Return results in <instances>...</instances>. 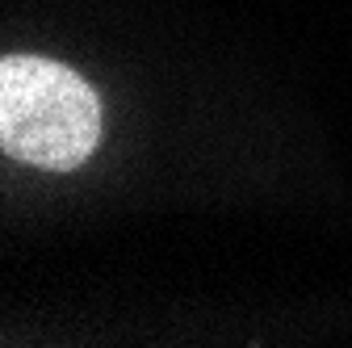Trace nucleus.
<instances>
[{
    "instance_id": "1",
    "label": "nucleus",
    "mask_w": 352,
    "mask_h": 348,
    "mask_svg": "<svg viewBox=\"0 0 352 348\" xmlns=\"http://www.w3.org/2000/svg\"><path fill=\"white\" fill-rule=\"evenodd\" d=\"M101 139V105L67 67L13 55L0 67V143L9 155L67 172L93 155Z\"/></svg>"
}]
</instances>
